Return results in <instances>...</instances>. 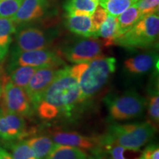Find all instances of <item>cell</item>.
I'll use <instances>...</instances> for the list:
<instances>
[{"instance_id": "1", "label": "cell", "mask_w": 159, "mask_h": 159, "mask_svg": "<svg viewBox=\"0 0 159 159\" xmlns=\"http://www.w3.org/2000/svg\"><path fill=\"white\" fill-rule=\"evenodd\" d=\"M80 105L78 83L69 66H64L43 93L35 111L43 120L51 121L71 116Z\"/></svg>"}, {"instance_id": "2", "label": "cell", "mask_w": 159, "mask_h": 159, "mask_svg": "<svg viewBox=\"0 0 159 159\" xmlns=\"http://www.w3.org/2000/svg\"><path fill=\"white\" fill-rule=\"evenodd\" d=\"M116 69V58L105 56L69 66L78 83L80 104L96 96L107 84Z\"/></svg>"}, {"instance_id": "3", "label": "cell", "mask_w": 159, "mask_h": 159, "mask_svg": "<svg viewBox=\"0 0 159 159\" xmlns=\"http://www.w3.org/2000/svg\"><path fill=\"white\" fill-rule=\"evenodd\" d=\"M156 129L150 122L114 124L109 127L102 137L103 148L108 144H117L129 150L139 151L155 136Z\"/></svg>"}, {"instance_id": "4", "label": "cell", "mask_w": 159, "mask_h": 159, "mask_svg": "<svg viewBox=\"0 0 159 159\" xmlns=\"http://www.w3.org/2000/svg\"><path fill=\"white\" fill-rule=\"evenodd\" d=\"M159 34L158 13L141 18L131 28L114 40V45L127 49L148 48L158 42Z\"/></svg>"}, {"instance_id": "5", "label": "cell", "mask_w": 159, "mask_h": 159, "mask_svg": "<svg viewBox=\"0 0 159 159\" xmlns=\"http://www.w3.org/2000/svg\"><path fill=\"white\" fill-rule=\"evenodd\" d=\"M105 103L112 120L124 121L142 116L147 106L144 97L135 91H128L120 95H108Z\"/></svg>"}, {"instance_id": "6", "label": "cell", "mask_w": 159, "mask_h": 159, "mask_svg": "<svg viewBox=\"0 0 159 159\" xmlns=\"http://www.w3.org/2000/svg\"><path fill=\"white\" fill-rule=\"evenodd\" d=\"M102 47V41L98 39L82 37L63 43L57 52L69 62L77 64L104 56Z\"/></svg>"}, {"instance_id": "7", "label": "cell", "mask_w": 159, "mask_h": 159, "mask_svg": "<svg viewBox=\"0 0 159 159\" xmlns=\"http://www.w3.org/2000/svg\"><path fill=\"white\" fill-rule=\"evenodd\" d=\"M1 107L5 110L26 118L35 114V109L25 89L12 83L8 79L3 83Z\"/></svg>"}, {"instance_id": "8", "label": "cell", "mask_w": 159, "mask_h": 159, "mask_svg": "<svg viewBox=\"0 0 159 159\" xmlns=\"http://www.w3.org/2000/svg\"><path fill=\"white\" fill-rule=\"evenodd\" d=\"M56 35L54 31H48L39 27H26L16 35V45L12 53L49 49Z\"/></svg>"}, {"instance_id": "9", "label": "cell", "mask_w": 159, "mask_h": 159, "mask_svg": "<svg viewBox=\"0 0 159 159\" xmlns=\"http://www.w3.org/2000/svg\"><path fill=\"white\" fill-rule=\"evenodd\" d=\"M65 63L62 57L57 52L49 49H44L12 53L9 69L11 70L19 66H29L37 68H60Z\"/></svg>"}, {"instance_id": "10", "label": "cell", "mask_w": 159, "mask_h": 159, "mask_svg": "<svg viewBox=\"0 0 159 159\" xmlns=\"http://www.w3.org/2000/svg\"><path fill=\"white\" fill-rule=\"evenodd\" d=\"M54 14H56V11L50 0H23L11 19L15 25H25L45 21Z\"/></svg>"}, {"instance_id": "11", "label": "cell", "mask_w": 159, "mask_h": 159, "mask_svg": "<svg viewBox=\"0 0 159 159\" xmlns=\"http://www.w3.org/2000/svg\"><path fill=\"white\" fill-rule=\"evenodd\" d=\"M31 134L27 129L25 119L0 106V138L7 142L23 140Z\"/></svg>"}, {"instance_id": "12", "label": "cell", "mask_w": 159, "mask_h": 159, "mask_svg": "<svg viewBox=\"0 0 159 159\" xmlns=\"http://www.w3.org/2000/svg\"><path fill=\"white\" fill-rule=\"evenodd\" d=\"M51 138L55 144L74 147L83 151H91L97 155L100 153L103 148L102 137H89L75 132L55 131Z\"/></svg>"}, {"instance_id": "13", "label": "cell", "mask_w": 159, "mask_h": 159, "mask_svg": "<svg viewBox=\"0 0 159 159\" xmlns=\"http://www.w3.org/2000/svg\"><path fill=\"white\" fill-rule=\"evenodd\" d=\"M60 69L57 67L39 68L33 75L25 91L35 110L43 93L58 74Z\"/></svg>"}, {"instance_id": "14", "label": "cell", "mask_w": 159, "mask_h": 159, "mask_svg": "<svg viewBox=\"0 0 159 159\" xmlns=\"http://www.w3.org/2000/svg\"><path fill=\"white\" fill-rule=\"evenodd\" d=\"M158 62V55L156 51H149L127 59L124 68L130 75H142L150 71Z\"/></svg>"}, {"instance_id": "15", "label": "cell", "mask_w": 159, "mask_h": 159, "mask_svg": "<svg viewBox=\"0 0 159 159\" xmlns=\"http://www.w3.org/2000/svg\"><path fill=\"white\" fill-rule=\"evenodd\" d=\"M65 25L74 34L85 38H92V25L89 16H65Z\"/></svg>"}, {"instance_id": "16", "label": "cell", "mask_w": 159, "mask_h": 159, "mask_svg": "<svg viewBox=\"0 0 159 159\" xmlns=\"http://www.w3.org/2000/svg\"><path fill=\"white\" fill-rule=\"evenodd\" d=\"M16 31V27L13 20L0 18V61H3L8 53Z\"/></svg>"}, {"instance_id": "17", "label": "cell", "mask_w": 159, "mask_h": 159, "mask_svg": "<svg viewBox=\"0 0 159 159\" xmlns=\"http://www.w3.org/2000/svg\"><path fill=\"white\" fill-rule=\"evenodd\" d=\"M97 5L98 3L92 0H66L63 7L66 15L91 16Z\"/></svg>"}, {"instance_id": "18", "label": "cell", "mask_w": 159, "mask_h": 159, "mask_svg": "<svg viewBox=\"0 0 159 159\" xmlns=\"http://www.w3.org/2000/svg\"><path fill=\"white\" fill-rule=\"evenodd\" d=\"M118 32V19L117 17L108 15L104 23L101 25L97 33V39L101 38L104 47L114 45V40L117 38Z\"/></svg>"}, {"instance_id": "19", "label": "cell", "mask_w": 159, "mask_h": 159, "mask_svg": "<svg viewBox=\"0 0 159 159\" xmlns=\"http://www.w3.org/2000/svg\"><path fill=\"white\" fill-rule=\"evenodd\" d=\"M27 142L34 151L38 159L47 158L55 145L51 137L47 136L32 137Z\"/></svg>"}, {"instance_id": "20", "label": "cell", "mask_w": 159, "mask_h": 159, "mask_svg": "<svg viewBox=\"0 0 159 159\" xmlns=\"http://www.w3.org/2000/svg\"><path fill=\"white\" fill-rule=\"evenodd\" d=\"M141 18H142V15L139 9L134 5L125 10L119 16H117L118 19L117 38L129 30Z\"/></svg>"}, {"instance_id": "21", "label": "cell", "mask_w": 159, "mask_h": 159, "mask_svg": "<svg viewBox=\"0 0 159 159\" xmlns=\"http://www.w3.org/2000/svg\"><path fill=\"white\" fill-rule=\"evenodd\" d=\"M85 151L74 147L55 144L54 148L46 159H85Z\"/></svg>"}, {"instance_id": "22", "label": "cell", "mask_w": 159, "mask_h": 159, "mask_svg": "<svg viewBox=\"0 0 159 159\" xmlns=\"http://www.w3.org/2000/svg\"><path fill=\"white\" fill-rule=\"evenodd\" d=\"M38 69L39 68L29 66H16L10 70L8 80L17 86L25 89Z\"/></svg>"}, {"instance_id": "23", "label": "cell", "mask_w": 159, "mask_h": 159, "mask_svg": "<svg viewBox=\"0 0 159 159\" xmlns=\"http://www.w3.org/2000/svg\"><path fill=\"white\" fill-rule=\"evenodd\" d=\"M138 0H99L98 5L103 7L108 15L117 17Z\"/></svg>"}, {"instance_id": "24", "label": "cell", "mask_w": 159, "mask_h": 159, "mask_svg": "<svg viewBox=\"0 0 159 159\" xmlns=\"http://www.w3.org/2000/svg\"><path fill=\"white\" fill-rule=\"evenodd\" d=\"M9 144L13 159H38L27 140L16 141L10 142Z\"/></svg>"}, {"instance_id": "25", "label": "cell", "mask_w": 159, "mask_h": 159, "mask_svg": "<svg viewBox=\"0 0 159 159\" xmlns=\"http://www.w3.org/2000/svg\"><path fill=\"white\" fill-rule=\"evenodd\" d=\"M148 108V116L150 120V124L156 128L159 122V94L158 89L151 91L149 95L148 101L147 102Z\"/></svg>"}, {"instance_id": "26", "label": "cell", "mask_w": 159, "mask_h": 159, "mask_svg": "<svg viewBox=\"0 0 159 159\" xmlns=\"http://www.w3.org/2000/svg\"><path fill=\"white\" fill-rule=\"evenodd\" d=\"M22 2L23 0H0V18L11 19Z\"/></svg>"}, {"instance_id": "27", "label": "cell", "mask_w": 159, "mask_h": 159, "mask_svg": "<svg viewBox=\"0 0 159 159\" xmlns=\"http://www.w3.org/2000/svg\"><path fill=\"white\" fill-rule=\"evenodd\" d=\"M108 13L103 7L100 5H97L94 13L91 16V25H92V38L97 39V33L101 25L104 23V21L108 16Z\"/></svg>"}, {"instance_id": "28", "label": "cell", "mask_w": 159, "mask_h": 159, "mask_svg": "<svg viewBox=\"0 0 159 159\" xmlns=\"http://www.w3.org/2000/svg\"><path fill=\"white\" fill-rule=\"evenodd\" d=\"M134 5L139 9L142 17L158 13L159 0H138Z\"/></svg>"}, {"instance_id": "29", "label": "cell", "mask_w": 159, "mask_h": 159, "mask_svg": "<svg viewBox=\"0 0 159 159\" xmlns=\"http://www.w3.org/2000/svg\"><path fill=\"white\" fill-rule=\"evenodd\" d=\"M104 148L108 150L110 154L111 159H129L125 157V153L129 149L125 148L117 144H108L105 146ZM134 159H141V158L136 157Z\"/></svg>"}, {"instance_id": "30", "label": "cell", "mask_w": 159, "mask_h": 159, "mask_svg": "<svg viewBox=\"0 0 159 159\" xmlns=\"http://www.w3.org/2000/svg\"><path fill=\"white\" fill-rule=\"evenodd\" d=\"M142 158L144 159H159V148L158 145L151 144L143 151Z\"/></svg>"}, {"instance_id": "31", "label": "cell", "mask_w": 159, "mask_h": 159, "mask_svg": "<svg viewBox=\"0 0 159 159\" xmlns=\"http://www.w3.org/2000/svg\"><path fill=\"white\" fill-rule=\"evenodd\" d=\"M0 159H13V157L7 151L0 148Z\"/></svg>"}, {"instance_id": "32", "label": "cell", "mask_w": 159, "mask_h": 159, "mask_svg": "<svg viewBox=\"0 0 159 159\" xmlns=\"http://www.w3.org/2000/svg\"><path fill=\"white\" fill-rule=\"evenodd\" d=\"M2 85H3V82H1V81H0V95H1L2 89Z\"/></svg>"}, {"instance_id": "33", "label": "cell", "mask_w": 159, "mask_h": 159, "mask_svg": "<svg viewBox=\"0 0 159 159\" xmlns=\"http://www.w3.org/2000/svg\"><path fill=\"white\" fill-rule=\"evenodd\" d=\"M85 159H101V158H88V157H87Z\"/></svg>"}, {"instance_id": "34", "label": "cell", "mask_w": 159, "mask_h": 159, "mask_svg": "<svg viewBox=\"0 0 159 159\" xmlns=\"http://www.w3.org/2000/svg\"><path fill=\"white\" fill-rule=\"evenodd\" d=\"M92 1H94V2H97V3H98V2H99V0H92Z\"/></svg>"}, {"instance_id": "35", "label": "cell", "mask_w": 159, "mask_h": 159, "mask_svg": "<svg viewBox=\"0 0 159 159\" xmlns=\"http://www.w3.org/2000/svg\"><path fill=\"white\" fill-rule=\"evenodd\" d=\"M140 158H141V159H144L143 158H142V157H141V156H140Z\"/></svg>"}]
</instances>
